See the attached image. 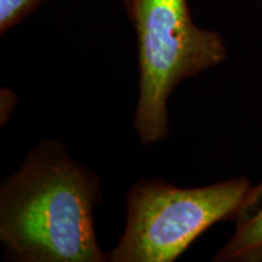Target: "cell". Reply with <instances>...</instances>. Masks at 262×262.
I'll use <instances>...</instances> for the list:
<instances>
[{"instance_id": "3", "label": "cell", "mask_w": 262, "mask_h": 262, "mask_svg": "<svg viewBox=\"0 0 262 262\" xmlns=\"http://www.w3.org/2000/svg\"><path fill=\"white\" fill-rule=\"evenodd\" d=\"M253 191L244 178L181 188L141 179L127 194L124 233L108 262H172L216 222L237 219Z\"/></svg>"}, {"instance_id": "2", "label": "cell", "mask_w": 262, "mask_h": 262, "mask_svg": "<svg viewBox=\"0 0 262 262\" xmlns=\"http://www.w3.org/2000/svg\"><path fill=\"white\" fill-rule=\"evenodd\" d=\"M136 33L139 100L134 129L143 145L169 135L168 101L183 80L224 63L220 33L198 27L187 0H123Z\"/></svg>"}, {"instance_id": "5", "label": "cell", "mask_w": 262, "mask_h": 262, "mask_svg": "<svg viewBox=\"0 0 262 262\" xmlns=\"http://www.w3.org/2000/svg\"><path fill=\"white\" fill-rule=\"evenodd\" d=\"M48 0H0V34L21 24Z\"/></svg>"}, {"instance_id": "4", "label": "cell", "mask_w": 262, "mask_h": 262, "mask_svg": "<svg viewBox=\"0 0 262 262\" xmlns=\"http://www.w3.org/2000/svg\"><path fill=\"white\" fill-rule=\"evenodd\" d=\"M235 222L234 233L212 261L262 262V182L253 187Z\"/></svg>"}, {"instance_id": "1", "label": "cell", "mask_w": 262, "mask_h": 262, "mask_svg": "<svg viewBox=\"0 0 262 262\" xmlns=\"http://www.w3.org/2000/svg\"><path fill=\"white\" fill-rule=\"evenodd\" d=\"M101 180L44 140L0 186V242L15 262H106L95 232Z\"/></svg>"}, {"instance_id": "6", "label": "cell", "mask_w": 262, "mask_h": 262, "mask_svg": "<svg viewBox=\"0 0 262 262\" xmlns=\"http://www.w3.org/2000/svg\"><path fill=\"white\" fill-rule=\"evenodd\" d=\"M9 106L15 107L16 106V95L14 91L9 89L2 90V123L9 119L10 114L12 113L11 110H9Z\"/></svg>"}]
</instances>
